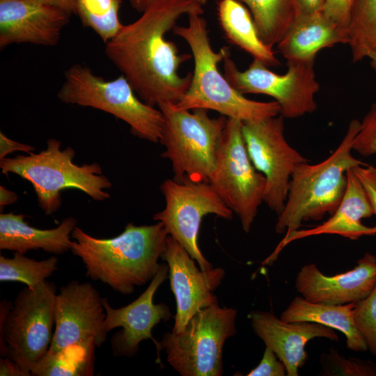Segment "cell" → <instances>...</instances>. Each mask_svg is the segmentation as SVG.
Listing matches in <instances>:
<instances>
[{
  "label": "cell",
  "mask_w": 376,
  "mask_h": 376,
  "mask_svg": "<svg viewBox=\"0 0 376 376\" xmlns=\"http://www.w3.org/2000/svg\"><path fill=\"white\" fill-rule=\"evenodd\" d=\"M203 12V6L192 0H155L105 43L108 59L147 104H176L188 90L192 73L182 77L178 70L192 55L179 54L165 36L182 15Z\"/></svg>",
  "instance_id": "cell-1"
},
{
  "label": "cell",
  "mask_w": 376,
  "mask_h": 376,
  "mask_svg": "<svg viewBox=\"0 0 376 376\" xmlns=\"http://www.w3.org/2000/svg\"><path fill=\"white\" fill-rule=\"evenodd\" d=\"M169 235L162 223L135 226L128 223L111 238L95 237L76 226L70 251L86 268V276L100 281L123 295L151 281L161 264Z\"/></svg>",
  "instance_id": "cell-2"
},
{
  "label": "cell",
  "mask_w": 376,
  "mask_h": 376,
  "mask_svg": "<svg viewBox=\"0 0 376 376\" xmlns=\"http://www.w3.org/2000/svg\"><path fill=\"white\" fill-rule=\"evenodd\" d=\"M198 13L188 15L187 26L175 25L174 34L189 46L194 61L191 84L176 104L181 109L213 110L227 118L242 121L276 116L281 107L276 101L258 102L236 91L218 69V63L230 55L228 47L214 52L211 46L206 20Z\"/></svg>",
  "instance_id": "cell-3"
},
{
  "label": "cell",
  "mask_w": 376,
  "mask_h": 376,
  "mask_svg": "<svg viewBox=\"0 0 376 376\" xmlns=\"http://www.w3.org/2000/svg\"><path fill=\"white\" fill-rule=\"evenodd\" d=\"M360 124L356 119L350 121L340 145L324 160L315 164L307 162L296 167L283 210L275 225L278 234L287 236L299 230L304 221L320 220L336 210L346 190L347 171L366 164L352 155Z\"/></svg>",
  "instance_id": "cell-4"
},
{
  "label": "cell",
  "mask_w": 376,
  "mask_h": 376,
  "mask_svg": "<svg viewBox=\"0 0 376 376\" xmlns=\"http://www.w3.org/2000/svg\"><path fill=\"white\" fill-rule=\"evenodd\" d=\"M60 141L51 138L47 148L38 153L6 157L0 160L1 173H14L29 181L35 191L38 203L46 215L56 212L61 205V192L78 189L92 199L102 201L110 197L107 191L112 186L96 162L75 164V152L67 147L61 149Z\"/></svg>",
  "instance_id": "cell-5"
},
{
  "label": "cell",
  "mask_w": 376,
  "mask_h": 376,
  "mask_svg": "<svg viewBox=\"0 0 376 376\" xmlns=\"http://www.w3.org/2000/svg\"><path fill=\"white\" fill-rule=\"evenodd\" d=\"M56 285L45 281L22 288L14 302L0 304V354L16 363L26 376L45 357L55 328Z\"/></svg>",
  "instance_id": "cell-6"
},
{
  "label": "cell",
  "mask_w": 376,
  "mask_h": 376,
  "mask_svg": "<svg viewBox=\"0 0 376 376\" xmlns=\"http://www.w3.org/2000/svg\"><path fill=\"white\" fill-rule=\"evenodd\" d=\"M57 97L65 104L110 113L125 122L136 136L159 142L164 126L162 111L143 102L123 75L107 80L85 65L74 64L65 71Z\"/></svg>",
  "instance_id": "cell-7"
},
{
  "label": "cell",
  "mask_w": 376,
  "mask_h": 376,
  "mask_svg": "<svg viewBox=\"0 0 376 376\" xmlns=\"http://www.w3.org/2000/svg\"><path fill=\"white\" fill-rule=\"evenodd\" d=\"M164 118L161 154L172 165L173 179L209 182L216 164L217 148L228 118H210L208 110L179 109L175 104L158 105Z\"/></svg>",
  "instance_id": "cell-8"
},
{
  "label": "cell",
  "mask_w": 376,
  "mask_h": 376,
  "mask_svg": "<svg viewBox=\"0 0 376 376\" xmlns=\"http://www.w3.org/2000/svg\"><path fill=\"white\" fill-rule=\"evenodd\" d=\"M237 311L218 304L201 309L180 332H166L159 341L168 363L182 376H221L226 340L236 333ZM160 361V360H159Z\"/></svg>",
  "instance_id": "cell-9"
},
{
  "label": "cell",
  "mask_w": 376,
  "mask_h": 376,
  "mask_svg": "<svg viewBox=\"0 0 376 376\" xmlns=\"http://www.w3.org/2000/svg\"><path fill=\"white\" fill-rule=\"evenodd\" d=\"M242 121L228 118L218 143L209 183L240 218L248 233L264 200L266 179L252 164L242 130Z\"/></svg>",
  "instance_id": "cell-10"
},
{
  "label": "cell",
  "mask_w": 376,
  "mask_h": 376,
  "mask_svg": "<svg viewBox=\"0 0 376 376\" xmlns=\"http://www.w3.org/2000/svg\"><path fill=\"white\" fill-rule=\"evenodd\" d=\"M160 190L165 207L153 215V220L162 223L168 235L185 249L201 270L213 268L198 246L202 219L213 214L230 220L233 212L209 182L167 179L161 184Z\"/></svg>",
  "instance_id": "cell-11"
},
{
  "label": "cell",
  "mask_w": 376,
  "mask_h": 376,
  "mask_svg": "<svg viewBox=\"0 0 376 376\" xmlns=\"http://www.w3.org/2000/svg\"><path fill=\"white\" fill-rule=\"evenodd\" d=\"M226 56L224 75L242 94H264L275 99L284 118H296L311 113L317 109L315 95L320 89L313 70L314 62H287L284 75L276 74L262 61L253 58L249 68L240 71Z\"/></svg>",
  "instance_id": "cell-12"
},
{
  "label": "cell",
  "mask_w": 376,
  "mask_h": 376,
  "mask_svg": "<svg viewBox=\"0 0 376 376\" xmlns=\"http://www.w3.org/2000/svg\"><path fill=\"white\" fill-rule=\"evenodd\" d=\"M245 146L254 167L266 179L263 202L279 215L283 210L292 175L296 167L308 162L286 141L281 115L242 121Z\"/></svg>",
  "instance_id": "cell-13"
},
{
  "label": "cell",
  "mask_w": 376,
  "mask_h": 376,
  "mask_svg": "<svg viewBox=\"0 0 376 376\" xmlns=\"http://www.w3.org/2000/svg\"><path fill=\"white\" fill-rule=\"evenodd\" d=\"M106 312L103 297L90 283L72 281L60 288L55 299V328L47 352L92 339L97 347L105 342Z\"/></svg>",
  "instance_id": "cell-14"
},
{
  "label": "cell",
  "mask_w": 376,
  "mask_h": 376,
  "mask_svg": "<svg viewBox=\"0 0 376 376\" xmlns=\"http://www.w3.org/2000/svg\"><path fill=\"white\" fill-rule=\"evenodd\" d=\"M168 274L169 265L167 263L161 264L147 289L137 299L123 307L114 308L108 299L103 297L106 312L105 330L109 333L113 329L122 328L111 338L114 357H135L140 343L148 339H150L156 347L158 346L159 341L153 338L152 330L161 321H168L171 311L164 303L155 304L154 297Z\"/></svg>",
  "instance_id": "cell-15"
},
{
  "label": "cell",
  "mask_w": 376,
  "mask_h": 376,
  "mask_svg": "<svg viewBox=\"0 0 376 376\" xmlns=\"http://www.w3.org/2000/svg\"><path fill=\"white\" fill-rule=\"evenodd\" d=\"M161 258L169 265L170 286L176 302L172 331L180 332L199 311L218 304L214 291L225 271L221 267L206 271L198 268L185 249L170 235Z\"/></svg>",
  "instance_id": "cell-16"
},
{
  "label": "cell",
  "mask_w": 376,
  "mask_h": 376,
  "mask_svg": "<svg viewBox=\"0 0 376 376\" xmlns=\"http://www.w3.org/2000/svg\"><path fill=\"white\" fill-rule=\"evenodd\" d=\"M70 17L37 0H0V49L22 43L54 46Z\"/></svg>",
  "instance_id": "cell-17"
},
{
  "label": "cell",
  "mask_w": 376,
  "mask_h": 376,
  "mask_svg": "<svg viewBox=\"0 0 376 376\" xmlns=\"http://www.w3.org/2000/svg\"><path fill=\"white\" fill-rule=\"evenodd\" d=\"M305 299L324 304L357 303L367 297L376 285V256L366 252L353 269L334 276L324 274L315 263L304 265L295 283Z\"/></svg>",
  "instance_id": "cell-18"
},
{
  "label": "cell",
  "mask_w": 376,
  "mask_h": 376,
  "mask_svg": "<svg viewBox=\"0 0 376 376\" xmlns=\"http://www.w3.org/2000/svg\"><path fill=\"white\" fill-rule=\"evenodd\" d=\"M255 334L265 347L284 363L288 376H298L308 359L305 347L315 338L338 341L335 329L311 322H288L268 311H253L249 315Z\"/></svg>",
  "instance_id": "cell-19"
},
{
  "label": "cell",
  "mask_w": 376,
  "mask_h": 376,
  "mask_svg": "<svg viewBox=\"0 0 376 376\" xmlns=\"http://www.w3.org/2000/svg\"><path fill=\"white\" fill-rule=\"evenodd\" d=\"M347 178L345 194L331 217L315 228H299L284 236L274 251L263 261V265H272L288 244L299 239L332 234L357 240L363 236L376 235V225L370 227L362 224V219L370 217L374 212L366 191L353 168L347 171Z\"/></svg>",
  "instance_id": "cell-20"
},
{
  "label": "cell",
  "mask_w": 376,
  "mask_h": 376,
  "mask_svg": "<svg viewBox=\"0 0 376 376\" xmlns=\"http://www.w3.org/2000/svg\"><path fill=\"white\" fill-rule=\"evenodd\" d=\"M347 42V29L320 10L297 15L277 47L287 62H314L322 49Z\"/></svg>",
  "instance_id": "cell-21"
},
{
  "label": "cell",
  "mask_w": 376,
  "mask_h": 376,
  "mask_svg": "<svg viewBox=\"0 0 376 376\" xmlns=\"http://www.w3.org/2000/svg\"><path fill=\"white\" fill-rule=\"evenodd\" d=\"M26 216L13 212L0 214V249L25 253L42 249L55 255L70 251L71 234L77 220L69 217L56 228L40 229L29 225Z\"/></svg>",
  "instance_id": "cell-22"
},
{
  "label": "cell",
  "mask_w": 376,
  "mask_h": 376,
  "mask_svg": "<svg viewBox=\"0 0 376 376\" xmlns=\"http://www.w3.org/2000/svg\"><path fill=\"white\" fill-rule=\"evenodd\" d=\"M356 303L340 305L311 302L301 296L295 297L281 313L280 318L288 322H311L340 331L346 338L347 347L356 352L368 350L354 318Z\"/></svg>",
  "instance_id": "cell-23"
},
{
  "label": "cell",
  "mask_w": 376,
  "mask_h": 376,
  "mask_svg": "<svg viewBox=\"0 0 376 376\" xmlns=\"http://www.w3.org/2000/svg\"><path fill=\"white\" fill-rule=\"evenodd\" d=\"M217 11L220 26L228 41L267 67L280 65L273 49L260 38L252 15L244 4L238 0H219Z\"/></svg>",
  "instance_id": "cell-24"
},
{
  "label": "cell",
  "mask_w": 376,
  "mask_h": 376,
  "mask_svg": "<svg viewBox=\"0 0 376 376\" xmlns=\"http://www.w3.org/2000/svg\"><path fill=\"white\" fill-rule=\"evenodd\" d=\"M249 10L258 34L268 47L280 42L296 17L295 0H238Z\"/></svg>",
  "instance_id": "cell-25"
},
{
  "label": "cell",
  "mask_w": 376,
  "mask_h": 376,
  "mask_svg": "<svg viewBox=\"0 0 376 376\" xmlns=\"http://www.w3.org/2000/svg\"><path fill=\"white\" fill-rule=\"evenodd\" d=\"M96 347L95 341L90 339L67 346L56 352H47L33 369L31 375H93Z\"/></svg>",
  "instance_id": "cell-26"
},
{
  "label": "cell",
  "mask_w": 376,
  "mask_h": 376,
  "mask_svg": "<svg viewBox=\"0 0 376 376\" xmlns=\"http://www.w3.org/2000/svg\"><path fill=\"white\" fill-rule=\"evenodd\" d=\"M347 31L353 62L376 54V0H352Z\"/></svg>",
  "instance_id": "cell-27"
},
{
  "label": "cell",
  "mask_w": 376,
  "mask_h": 376,
  "mask_svg": "<svg viewBox=\"0 0 376 376\" xmlns=\"http://www.w3.org/2000/svg\"><path fill=\"white\" fill-rule=\"evenodd\" d=\"M15 252L13 258L0 256V281H17L36 288L47 281L58 269V258L36 260Z\"/></svg>",
  "instance_id": "cell-28"
},
{
  "label": "cell",
  "mask_w": 376,
  "mask_h": 376,
  "mask_svg": "<svg viewBox=\"0 0 376 376\" xmlns=\"http://www.w3.org/2000/svg\"><path fill=\"white\" fill-rule=\"evenodd\" d=\"M77 13L82 25L94 31L107 43L123 24L118 13L122 0H75Z\"/></svg>",
  "instance_id": "cell-29"
},
{
  "label": "cell",
  "mask_w": 376,
  "mask_h": 376,
  "mask_svg": "<svg viewBox=\"0 0 376 376\" xmlns=\"http://www.w3.org/2000/svg\"><path fill=\"white\" fill-rule=\"evenodd\" d=\"M322 376H376V363L357 357H345L336 350L323 352L320 357Z\"/></svg>",
  "instance_id": "cell-30"
},
{
  "label": "cell",
  "mask_w": 376,
  "mask_h": 376,
  "mask_svg": "<svg viewBox=\"0 0 376 376\" xmlns=\"http://www.w3.org/2000/svg\"><path fill=\"white\" fill-rule=\"evenodd\" d=\"M354 318L368 350L376 357V285L367 297L355 304Z\"/></svg>",
  "instance_id": "cell-31"
},
{
  "label": "cell",
  "mask_w": 376,
  "mask_h": 376,
  "mask_svg": "<svg viewBox=\"0 0 376 376\" xmlns=\"http://www.w3.org/2000/svg\"><path fill=\"white\" fill-rule=\"evenodd\" d=\"M352 150L368 157L376 154V103L360 124V128L352 143Z\"/></svg>",
  "instance_id": "cell-32"
},
{
  "label": "cell",
  "mask_w": 376,
  "mask_h": 376,
  "mask_svg": "<svg viewBox=\"0 0 376 376\" xmlns=\"http://www.w3.org/2000/svg\"><path fill=\"white\" fill-rule=\"evenodd\" d=\"M247 376H285L287 375L284 363L275 352L265 347L263 358L258 365L246 374Z\"/></svg>",
  "instance_id": "cell-33"
},
{
  "label": "cell",
  "mask_w": 376,
  "mask_h": 376,
  "mask_svg": "<svg viewBox=\"0 0 376 376\" xmlns=\"http://www.w3.org/2000/svg\"><path fill=\"white\" fill-rule=\"evenodd\" d=\"M352 0H326L321 10L330 19L346 28Z\"/></svg>",
  "instance_id": "cell-34"
},
{
  "label": "cell",
  "mask_w": 376,
  "mask_h": 376,
  "mask_svg": "<svg viewBox=\"0 0 376 376\" xmlns=\"http://www.w3.org/2000/svg\"><path fill=\"white\" fill-rule=\"evenodd\" d=\"M353 169L363 185L376 215V167L366 164L357 166Z\"/></svg>",
  "instance_id": "cell-35"
},
{
  "label": "cell",
  "mask_w": 376,
  "mask_h": 376,
  "mask_svg": "<svg viewBox=\"0 0 376 376\" xmlns=\"http://www.w3.org/2000/svg\"><path fill=\"white\" fill-rule=\"evenodd\" d=\"M33 150V146L12 140L2 132H0V160L13 152L22 151L29 154Z\"/></svg>",
  "instance_id": "cell-36"
},
{
  "label": "cell",
  "mask_w": 376,
  "mask_h": 376,
  "mask_svg": "<svg viewBox=\"0 0 376 376\" xmlns=\"http://www.w3.org/2000/svg\"><path fill=\"white\" fill-rule=\"evenodd\" d=\"M326 0H295L296 16L320 11Z\"/></svg>",
  "instance_id": "cell-37"
},
{
  "label": "cell",
  "mask_w": 376,
  "mask_h": 376,
  "mask_svg": "<svg viewBox=\"0 0 376 376\" xmlns=\"http://www.w3.org/2000/svg\"><path fill=\"white\" fill-rule=\"evenodd\" d=\"M1 376H26L19 366L8 357L0 358Z\"/></svg>",
  "instance_id": "cell-38"
},
{
  "label": "cell",
  "mask_w": 376,
  "mask_h": 376,
  "mask_svg": "<svg viewBox=\"0 0 376 376\" xmlns=\"http://www.w3.org/2000/svg\"><path fill=\"white\" fill-rule=\"evenodd\" d=\"M42 3H47L58 7L70 15H76L77 7L75 0H37Z\"/></svg>",
  "instance_id": "cell-39"
},
{
  "label": "cell",
  "mask_w": 376,
  "mask_h": 376,
  "mask_svg": "<svg viewBox=\"0 0 376 376\" xmlns=\"http://www.w3.org/2000/svg\"><path fill=\"white\" fill-rule=\"evenodd\" d=\"M18 195L3 186H0V210L2 212L4 207L12 205L18 200Z\"/></svg>",
  "instance_id": "cell-40"
},
{
  "label": "cell",
  "mask_w": 376,
  "mask_h": 376,
  "mask_svg": "<svg viewBox=\"0 0 376 376\" xmlns=\"http://www.w3.org/2000/svg\"><path fill=\"white\" fill-rule=\"evenodd\" d=\"M155 0H129L130 3L133 9L143 13L147 8ZM201 4L203 6L207 3V0H192Z\"/></svg>",
  "instance_id": "cell-41"
},
{
  "label": "cell",
  "mask_w": 376,
  "mask_h": 376,
  "mask_svg": "<svg viewBox=\"0 0 376 376\" xmlns=\"http://www.w3.org/2000/svg\"><path fill=\"white\" fill-rule=\"evenodd\" d=\"M368 57L370 58V64L372 67L376 70V54H370Z\"/></svg>",
  "instance_id": "cell-42"
}]
</instances>
